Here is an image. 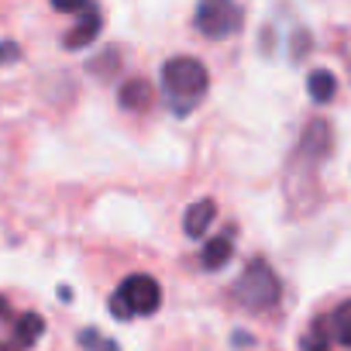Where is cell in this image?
Wrapping results in <instances>:
<instances>
[{
  "mask_svg": "<svg viewBox=\"0 0 351 351\" xmlns=\"http://www.w3.org/2000/svg\"><path fill=\"white\" fill-rule=\"evenodd\" d=\"M162 306V289L152 276H128L117 293L110 296V313L117 320H131V317H148Z\"/></svg>",
  "mask_w": 351,
  "mask_h": 351,
  "instance_id": "3957f363",
  "label": "cell"
},
{
  "mask_svg": "<svg viewBox=\"0 0 351 351\" xmlns=\"http://www.w3.org/2000/svg\"><path fill=\"white\" fill-rule=\"evenodd\" d=\"M42 330H45V320H42L38 313H25V317L14 320V344H18L21 351H28V348L42 337Z\"/></svg>",
  "mask_w": 351,
  "mask_h": 351,
  "instance_id": "7c38bea8",
  "label": "cell"
},
{
  "mask_svg": "<svg viewBox=\"0 0 351 351\" xmlns=\"http://www.w3.org/2000/svg\"><path fill=\"white\" fill-rule=\"evenodd\" d=\"M334 138H330V124L327 121H310L306 131H303V141H300V152L303 155H313V158H324L330 152Z\"/></svg>",
  "mask_w": 351,
  "mask_h": 351,
  "instance_id": "52a82bcc",
  "label": "cell"
},
{
  "mask_svg": "<svg viewBox=\"0 0 351 351\" xmlns=\"http://www.w3.org/2000/svg\"><path fill=\"white\" fill-rule=\"evenodd\" d=\"M214 217H217V204H214V200H197V204H190V207H186L183 231H186L190 238H204V234H207V228L214 224Z\"/></svg>",
  "mask_w": 351,
  "mask_h": 351,
  "instance_id": "8992f818",
  "label": "cell"
},
{
  "mask_svg": "<svg viewBox=\"0 0 351 351\" xmlns=\"http://www.w3.org/2000/svg\"><path fill=\"white\" fill-rule=\"evenodd\" d=\"M279 296H282V282L272 272V265L265 258H252L241 279L234 282V300L252 313H265L279 303Z\"/></svg>",
  "mask_w": 351,
  "mask_h": 351,
  "instance_id": "7a4b0ae2",
  "label": "cell"
},
{
  "mask_svg": "<svg viewBox=\"0 0 351 351\" xmlns=\"http://www.w3.org/2000/svg\"><path fill=\"white\" fill-rule=\"evenodd\" d=\"M49 4H52L56 11H62V14H73V11H83L90 0H49Z\"/></svg>",
  "mask_w": 351,
  "mask_h": 351,
  "instance_id": "e0dca14e",
  "label": "cell"
},
{
  "mask_svg": "<svg viewBox=\"0 0 351 351\" xmlns=\"http://www.w3.org/2000/svg\"><path fill=\"white\" fill-rule=\"evenodd\" d=\"M245 25V11L238 0H197V11H193V28L204 38H231L238 35Z\"/></svg>",
  "mask_w": 351,
  "mask_h": 351,
  "instance_id": "277c9868",
  "label": "cell"
},
{
  "mask_svg": "<svg viewBox=\"0 0 351 351\" xmlns=\"http://www.w3.org/2000/svg\"><path fill=\"white\" fill-rule=\"evenodd\" d=\"M0 317H4V320H11V303H8L4 296H0Z\"/></svg>",
  "mask_w": 351,
  "mask_h": 351,
  "instance_id": "ac0fdd59",
  "label": "cell"
},
{
  "mask_svg": "<svg viewBox=\"0 0 351 351\" xmlns=\"http://www.w3.org/2000/svg\"><path fill=\"white\" fill-rule=\"evenodd\" d=\"M300 351H330V334H327L324 320L310 324V330L300 337Z\"/></svg>",
  "mask_w": 351,
  "mask_h": 351,
  "instance_id": "4fadbf2b",
  "label": "cell"
},
{
  "mask_svg": "<svg viewBox=\"0 0 351 351\" xmlns=\"http://www.w3.org/2000/svg\"><path fill=\"white\" fill-rule=\"evenodd\" d=\"M0 351H21L14 341H0Z\"/></svg>",
  "mask_w": 351,
  "mask_h": 351,
  "instance_id": "d6986e66",
  "label": "cell"
},
{
  "mask_svg": "<svg viewBox=\"0 0 351 351\" xmlns=\"http://www.w3.org/2000/svg\"><path fill=\"white\" fill-rule=\"evenodd\" d=\"M324 327H327L330 341L351 348V300H341V303L330 310V317H324Z\"/></svg>",
  "mask_w": 351,
  "mask_h": 351,
  "instance_id": "9c48e42d",
  "label": "cell"
},
{
  "mask_svg": "<svg viewBox=\"0 0 351 351\" xmlns=\"http://www.w3.org/2000/svg\"><path fill=\"white\" fill-rule=\"evenodd\" d=\"M117 100H121L124 110H148L152 100H155V90H152L148 80H128V83L121 86Z\"/></svg>",
  "mask_w": 351,
  "mask_h": 351,
  "instance_id": "ba28073f",
  "label": "cell"
},
{
  "mask_svg": "<svg viewBox=\"0 0 351 351\" xmlns=\"http://www.w3.org/2000/svg\"><path fill=\"white\" fill-rule=\"evenodd\" d=\"M100 28H104V18H100V11L93 8V4H86L83 11H80V21H76V28L66 35V49H86L97 35H100Z\"/></svg>",
  "mask_w": 351,
  "mask_h": 351,
  "instance_id": "5b68a950",
  "label": "cell"
},
{
  "mask_svg": "<svg viewBox=\"0 0 351 351\" xmlns=\"http://www.w3.org/2000/svg\"><path fill=\"white\" fill-rule=\"evenodd\" d=\"M80 344H83V348H97V351H121L114 341H107V337H97V330H93V327H86V330L80 334Z\"/></svg>",
  "mask_w": 351,
  "mask_h": 351,
  "instance_id": "5bb4252c",
  "label": "cell"
},
{
  "mask_svg": "<svg viewBox=\"0 0 351 351\" xmlns=\"http://www.w3.org/2000/svg\"><path fill=\"white\" fill-rule=\"evenodd\" d=\"M21 59V45L18 42H0V66H14Z\"/></svg>",
  "mask_w": 351,
  "mask_h": 351,
  "instance_id": "2e32d148",
  "label": "cell"
},
{
  "mask_svg": "<svg viewBox=\"0 0 351 351\" xmlns=\"http://www.w3.org/2000/svg\"><path fill=\"white\" fill-rule=\"evenodd\" d=\"M306 93H310L313 104H330L334 93H337L334 73H330V69H313V73L306 76Z\"/></svg>",
  "mask_w": 351,
  "mask_h": 351,
  "instance_id": "8fae6325",
  "label": "cell"
},
{
  "mask_svg": "<svg viewBox=\"0 0 351 351\" xmlns=\"http://www.w3.org/2000/svg\"><path fill=\"white\" fill-rule=\"evenodd\" d=\"M210 90V73L200 59L193 56H176L162 62V93L172 114L186 117Z\"/></svg>",
  "mask_w": 351,
  "mask_h": 351,
  "instance_id": "6da1fadb",
  "label": "cell"
},
{
  "mask_svg": "<svg viewBox=\"0 0 351 351\" xmlns=\"http://www.w3.org/2000/svg\"><path fill=\"white\" fill-rule=\"evenodd\" d=\"M231 252H234V245H231V231H228V234H221V238H210V241L204 245V255H200V262H204V269L217 272V269H224V265L231 262Z\"/></svg>",
  "mask_w": 351,
  "mask_h": 351,
  "instance_id": "30bf717a",
  "label": "cell"
},
{
  "mask_svg": "<svg viewBox=\"0 0 351 351\" xmlns=\"http://www.w3.org/2000/svg\"><path fill=\"white\" fill-rule=\"evenodd\" d=\"M117 62H121V52H117V49H107L100 59H93V62H90V73H104V69H107V73H114V69H117Z\"/></svg>",
  "mask_w": 351,
  "mask_h": 351,
  "instance_id": "9a60e30c",
  "label": "cell"
}]
</instances>
